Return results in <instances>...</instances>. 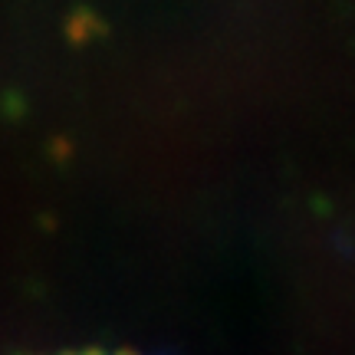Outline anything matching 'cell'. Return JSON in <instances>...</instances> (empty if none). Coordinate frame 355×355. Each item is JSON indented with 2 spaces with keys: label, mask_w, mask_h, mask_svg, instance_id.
I'll return each instance as SVG.
<instances>
[]
</instances>
